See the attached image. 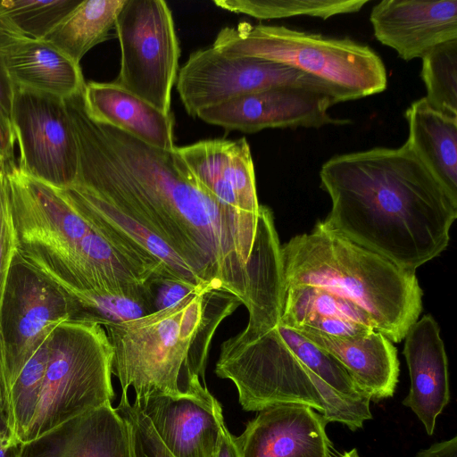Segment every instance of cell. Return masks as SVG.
<instances>
[{
    "label": "cell",
    "instance_id": "6da1fadb",
    "mask_svg": "<svg viewBox=\"0 0 457 457\" xmlns=\"http://www.w3.org/2000/svg\"><path fill=\"white\" fill-rule=\"evenodd\" d=\"M76 135L79 184L108 200L161 239L210 289L257 311L279 277L272 212L258 228L221 205L173 150L152 147L93 119L82 92L64 100Z\"/></svg>",
    "mask_w": 457,
    "mask_h": 457
},
{
    "label": "cell",
    "instance_id": "7a4b0ae2",
    "mask_svg": "<svg viewBox=\"0 0 457 457\" xmlns=\"http://www.w3.org/2000/svg\"><path fill=\"white\" fill-rule=\"evenodd\" d=\"M320 179L332 204L324 228L413 271L447 247L457 202L407 140L337 154Z\"/></svg>",
    "mask_w": 457,
    "mask_h": 457
},
{
    "label": "cell",
    "instance_id": "3957f363",
    "mask_svg": "<svg viewBox=\"0 0 457 457\" xmlns=\"http://www.w3.org/2000/svg\"><path fill=\"white\" fill-rule=\"evenodd\" d=\"M5 178L16 251L72 292H137L177 278L162 264L103 232L63 192L24 175L15 162Z\"/></svg>",
    "mask_w": 457,
    "mask_h": 457
},
{
    "label": "cell",
    "instance_id": "277c9868",
    "mask_svg": "<svg viewBox=\"0 0 457 457\" xmlns=\"http://www.w3.org/2000/svg\"><path fill=\"white\" fill-rule=\"evenodd\" d=\"M241 303L233 295L201 288L141 318L103 326L113 350L112 372L135 399L197 395L220 322Z\"/></svg>",
    "mask_w": 457,
    "mask_h": 457
},
{
    "label": "cell",
    "instance_id": "5b68a950",
    "mask_svg": "<svg viewBox=\"0 0 457 457\" xmlns=\"http://www.w3.org/2000/svg\"><path fill=\"white\" fill-rule=\"evenodd\" d=\"M285 289L308 286L345 298L364 312L374 329L401 342L422 311L423 292L415 271L324 228L281 246Z\"/></svg>",
    "mask_w": 457,
    "mask_h": 457
},
{
    "label": "cell",
    "instance_id": "8992f818",
    "mask_svg": "<svg viewBox=\"0 0 457 457\" xmlns=\"http://www.w3.org/2000/svg\"><path fill=\"white\" fill-rule=\"evenodd\" d=\"M215 373L234 383L246 411L282 403L302 404L353 431L372 419L370 403L335 391L286 346L275 326L256 334L241 331L224 341Z\"/></svg>",
    "mask_w": 457,
    "mask_h": 457
},
{
    "label": "cell",
    "instance_id": "52a82bcc",
    "mask_svg": "<svg viewBox=\"0 0 457 457\" xmlns=\"http://www.w3.org/2000/svg\"><path fill=\"white\" fill-rule=\"evenodd\" d=\"M223 54L251 56L293 67L356 100L383 92L386 67L369 46L284 26L240 22L220 30L212 46Z\"/></svg>",
    "mask_w": 457,
    "mask_h": 457
},
{
    "label": "cell",
    "instance_id": "ba28073f",
    "mask_svg": "<svg viewBox=\"0 0 457 457\" xmlns=\"http://www.w3.org/2000/svg\"><path fill=\"white\" fill-rule=\"evenodd\" d=\"M41 397L23 443L93 409L112 403L113 350L96 323L67 320L48 337Z\"/></svg>",
    "mask_w": 457,
    "mask_h": 457
},
{
    "label": "cell",
    "instance_id": "9c48e42d",
    "mask_svg": "<svg viewBox=\"0 0 457 457\" xmlns=\"http://www.w3.org/2000/svg\"><path fill=\"white\" fill-rule=\"evenodd\" d=\"M114 29L120 67L113 82L170 113L180 49L170 7L163 0H125Z\"/></svg>",
    "mask_w": 457,
    "mask_h": 457
},
{
    "label": "cell",
    "instance_id": "30bf717a",
    "mask_svg": "<svg viewBox=\"0 0 457 457\" xmlns=\"http://www.w3.org/2000/svg\"><path fill=\"white\" fill-rule=\"evenodd\" d=\"M278 87H303L345 97L328 83L283 63L226 55L212 46L193 52L177 76V90L191 116L231 99Z\"/></svg>",
    "mask_w": 457,
    "mask_h": 457
},
{
    "label": "cell",
    "instance_id": "8fae6325",
    "mask_svg": "<svg viewBox=\"0 0 457 457\" xmlns=\"http://www.w3.org/2000/svg\"><path fill=\"white\" fill-rule=\"evenodd\" d=\"M69 317L67 291L16 251L0 302V334L9 390L27 361Z\"/></svg>",
    "mask_w": 457,
    "mask_h": 457
},
{
    "label": "cell",
    "instance_id": "7c38bea8",
    "mask_svg": "<svg viewBox=\"0 0 457 457\" xmlns=\"http://www.w3.org/2000/svg\"><path fill=\"white\" fill-rule=\"evenodd\" d=\"M12 127L24 175L59 189L76 183L79 146L64 99L15 86Z\"/></svg>",
    "mask_w": 457,
    "mask_h": 457
},
{
    "label": "cell",
    "instance_id": "4fadbf2b",
    "mask_svg": "<svg viewBox=\"0 0 457 457\" xmlns=\"http://www.w3.org/2000/svg\"><path fill=\"white\" fill-rule=\"evenodd\" d=\"M340 101L327 93L303 87H278L247 94L199 111L204 121L246 133L270 128H320L344 125L328 109Z\"/></svg>",
    "mask_w": 457,
    "mask_h": 457
},
{
    "label": "cell",
    "instance_id": "5bb4252c",
    "mask_svg": "<svg viewBox=\"0 0 457 457\" xmlns=\"http://www.w3.org/2000/svg\"><path fill=\"white\" fill-rule=\"evenodd\" d=\"M173 151L204 191L245 223L259 228L267 206L258 202L253 162L245 137L202 140Z\"/></svg>",
    "mask_w": 457,
    "mask_h": 457
},
{
    "label": "cell",
    "instance_id": "9a60e30c",
    "mask_svg": "<svg viewBox=\"0 0 457 457\" xmlns=\"http://www.w3.org/2000/svg\"><path fill=\"white\" fill-rule=\"evenodd\" d=\"M173 457H215L225 425L220 402L197 395H154L134 401Z\"/></svg>",
    "mask_w": 457,
    "mask_h": 457
},
{
    "label": "cell",
    "instance_id": "2e32d148",
    "mask_svg": "<svg viewBox=\"0 0 457 457\" xmlns=\"http://www.w3.org/2000/svg\"><path fill=\"white\" fill-rule=\"evenodd\" d=\"M328 421L309 406L266 407L235 436L239 457H331Z\"/></svg>",
    "mask_w": 457,
    "mask_h": 457
},
{
    "label": "cell",
    "instance_id": "e0dca14e",
    "mask_svg": "<svg viewBox=\"0 0 457 457\" xmlns=\"http://www.w3.org/2000/svg\"><path fill=\"white\" fill-rule=\"evenodd\" d=\"M375 37L404 61L457 40V0H382L370 14Z\"/></svg>",
    "mask_w": 457,
    "mask_h": 457
},
{
    "label": "cell",
    "instance_id": "ac0fdd59",
    "mask_svg": "<svg viewBox=\"0 0 457 457\" xmlns=\"http://www.w3.org/2000/svg\"><path fill=\"white\" fill-rule=\"evenodd\" d=\"M403 355L411 378L403 404L409 407L432 436L436 419L450 400L447 356L440 329L431 315H425L409 329Z\"/></svg>",
    "mask_w": 457,
    "mask_h": 457
},
{
    "label": "cell",
    "instance_id": "d6986e66",
    "mask_svg": "<svg viewBox=\"0 0 457 457\" xmlns=\"http://www.w3.org/2000/svg\"><path fill=\"white\" fill-rule=\"evenodd\" d=\"M20 457H131L128 424L108 403L22 444Z\"/></svg>",
    "mask_w": 457,
    "mask_h": 457
},
{
    "label": "cell",
    "instance_id": "ffe728a7",
    "mask_svg": "<svg viewBox=\"0 0 457 457\" xmlns=\"http://www.w3.org/2000/svg\"><path fill=\"white\" fill-rule=\"evenodd\" d=\"M332 356L371 401L392 397L399 376L396 348L378 331L335 337L312 329H296Z\"/></svg>",
    "mask_w": 457,
    "mask_h": 457
},
{
    "label": "cell",
    "instance_id": "44dd1931",
    "mask_svg": "<svg viewBox=\"0 0 457 457\" xmlns=\"http://www.w3.org/2000/svg\"><path fill=\"white\" fill-rule=\"evenodd\" d=\"M84 105L96 120L114 127L162 151L174 145V118L114 82L85 83Z\"/></svg>",
    "mask_w": 457,
    "mask_h": 457
},
{
    "label": "cell",
    "instance_id": "7402d4cb",
    "mask_svg": "<svg viewBox=\"0 0 457 457\" xmlns=\"http://www.w3.org/2000/svg\"><path fill=\"white\" fill-rule=\"evenodd\" d=\"M2 54L16 87L66 99L85 86L80 66L45 40L22 37Z\"/></svg>",
    "mask_w": 457,
    "mask_h": 457
},
{
    "label": "cell",
    "instance_id": "603a6c76",
    "mask_svg": "<svg viewBox=\"0 0 457 457\" xmlns=\"http://www.w3.org/2000/svg\"><path fill=\"white\" fill-rule=\"evenodd\" d=\"M404 115L408 143L457 202V117L433 109L425 97L414 101Z\"/></svg>",
    "mask_w": 457,
    "mask_h": 457
},
{
    "label": "cell",
    "instance_id": "cb8c5ba5",
    "mask_svg": "<svg viewBox=\"0 0 457 457\" xmlns=\"http://www.w3.org/2000/svg\"><path fill=\"white\" fill-rule=\"evenodd\" d=\"M125 0H82L43 40L79 65L84 55L110 37Z\"/></svg>",
    "mask_w": 457,
    "mask_h": 457
},
{
    "label": "cell",
    "instance_id": "d4e9b609",
    "mask_svg": "<svg viewBox=\"0 0 457 457\" xmlns=\"http://www.w3.org/2000/svg\"><path fill=\"white\" fill-rule=\"evenodd\" d=\"M66 291L70 301L69 320L71 321L92 322L103 327L141 318L156 311L154 284L131 293Z\"/></svg>",
    "mask_w": 457,
    "mask_h": 457
},
{
    "label": "cell",
    "instance_id": "484cf974",
    "mask_svg": "<svg viewBox=\"0 0 457 457\" xmlns=\"http://www.w3.org/2000/svg\"><path fill=\"white\" fill-rule=\"evenodd\" d=\"M337 318L374 329L369 316L350 301L321 288L297 286L285 289L280 323L295 329L312 322Z\"/></svg>",
    "mask_w": 457,
    "mask_h": 457
},
{
    "label": "cell",
    "instance_id": "4316f807",
    "mask_svg": "<svg viewBox=\"0 0 457 457\" xmlns=\"http://www.w3.org/2000/svg\"><path fill=\"white\" fill-rule=\"evenodd\" d=\"M370 0H215L221 9L259 20L310 16L327 20L359 12Z\"/></svg>",
    "mask_w": 457,
    "mask_h": 457
},
{
    "label": "cell",
    "instance_id": "83f0119b",
    "mask_svg": "<svg viewBox=\"0 0 457 457\" xmlns=\"http://www.w3.org/2000/svg\"><path fill=\"white\" fill-rule=\"evenodd\" d=\"M48 356L47 338L24 365L9 390L8 425L13 436L21 444L41 397Z\"/></svg>",
    "mask_w": 457,
    "mask_h": 457
},
{
    "label": "cell",
    "instance_id": "f1b7e54d",
    "mask_svg": "<svg viewBox=\"0 0 457 457\" xmlns=\"http://www.w3.org/2000/svg\"><path fill=\"white\" fill-rule=\"evenodd\" d=\"M421 59L426 101L433 109L457 117V40L434 47Z\"/></svg>",
    "mask_w": 457,
    "mask_h": 457
},
{
    "label": "cell",
    "instance_id": "f546056e",
    "mask_svg": "<svg viewBox=\"0 0 457 457\" xmlns=\"http://www.w3.org/2000/svg\"><path fill=\"white\" fill-rule=\"evenodd\" d=\"M82 0H0V9L24 37L43 40Z\"/></svg>",
    "mask_w": 457,
    "mask_h": 457
},
{
    "label": "cell",
    "instance_id": "4dcf8cb0",
    "mask_svg": "<svg viewBox=\"0 0 457 457\" xmlns=\"http://www.w3.org/2000/svg\"><path fill=\"white\" fill-rule=\"evenodd\" d=\"M127 393H121L115 409L128 424L131 457H173L138 405L129 402Z\"/></svg>",
    "mask_w": 457,
    "mask_h": 457
},
{
    "label": "cell",
    "instance_id": "1f68e13d",
    "mask_svg": "<svg viewBox=\"0 0 457 457\" xmlns=\"http://www.w3.org/2000/svg\"><path fill=\"white\" fill-rule=\"evenodd\" d=\"M15 253V232L6 189L5 178L2 170V173L0 175V302L9 268Z\"/></svg>",
    "mask_w": 457,
    "mask_h": 457
},
{
    "label": "cell",
    "instance_id": "d6a6232c",
    "mask_svg": "<svg viewBox=\"0 0 457 457\" xmlns=\"http://www.w3.org/2000/svg\"><path fill=\"white\" fill-rule=\"evenodd\" d=\"M201 288L204 287H196L172 279L159 280L154 284L156 311L170 307L190 293Z\"/></svg>",
    "mask_w": 457,
    "mask_h": 457
},
{
    "label": "cell",
    "instance_id": "836d02e7",
    "mask_svg": "<svg viewBox=\"0 0 457 457\" xmlns=\"http://www.w3.org/2000/svg\"><path fill=\"white\" fill-rule=\"evenodd\" d=\"M14 90L15 86L8 74L3 54L0 52V114L11 126Z\"/></svg>",
    "mask_w": 457,
    "mask_h": 457
},
{
    "label": "cell",
    "instance_id": "e575fe53",
    "mask_svg": "<svg viewBox=\"0 0 457 457\" xmlns=\"http://www.w3.org/2000/svg\"><path fill=\"white\" fill-rule=\"evenodd\" d=\"M21 445L10 429L7 414L0 412V457H20Z\"/></svg>",
    "mask_w": 457,
    "mask_h": 457
},
{
    "label": "cell",
    "instance_id": "d590c367",
    "mask_svg": "<svg viewBox=\"0 0 457 457\" xmlns=\"http://www.w3.org/2000/svg\"><path fill=\"white\" fill-rule=\"evenodd\" d=\"M14 142L12 126L0 114V165L14 162Z\"/></svg>",
    "mask_w": 457,
    "mask_h": 457
},
{
    "label": "cell",
    "instance_id": "8d00e7d4",
    "mask_svg": "<svg viewBox=\"0 0 457 457\" xmlns=\"http://www.w3.org/2000/svg\"><path fill=\"white\" fill-rule=\"evenodd\" d=\"M415 457H457V436L432 445Z\"/></svg>",
    "mask_w": 457,
    "mask_h": 457
},
{
    "label": "cell",
    "instance_id": "74e56055",
    "mask_svg": "<svg viewBox=\"0 0 457 457\" xmlns=\"http://www.w3.org/2000/svg\"><path fill=\"white\" fill-rule=\"evenodd\" d=\"M22 37H25L9 22L0 9V52Z\"/></svg>",
    "mask_w": 457,
    "mask_h": 457
},
{
    "label": "cell",
    "instance_id": "f35d334b",
    "mask_svg": "<svg viewBox=\"0 0 457 457\" xmlns=\"http://www.w3.org/2000/svg\"><path fill=\"white\" fill-rule=\"evenodd\" d=\"M215 457H239L235 436L229 433L226 424L221 429L220 444Z\"/></svg>",
    "mask_w": 457,
    "mask_h": 457
},
{
    "label": "cell",
    "instance_id": "ab89813d",
    "mask_svg": "<svg viewBox=\"0 0 457 457\" xmlns=\"http://www.w3.org/2000/svg\"><path fill=\"white\" fill-rule=\"evenodd\" d=\"M9 388L7 386L4 345L0 334V412L7 414Z\"/></svg>",
    "mask_w": 457,
    "mask_h": 457
},
{
    "label": "cell",
    "instance_id": "60d3db41",
    "mask_svg": "<svg viewBox=\"0 0 457 457\" xmlns=\"http://www.w3.org/2000/svg\"><path fill=\"white\" fill-rule=\"evenodd\" d=\"M339 457H360L356 449H352L348 452H345Z\"/></svg>",
    "mask_w": 457,
    "mask_h": 457
},
{
    "label": "cell",
    "instance_id": "b9f144b4",
    "mask_svg": "<svg viewBox=\"0 0 457 457\" xmlns=\"http://www.w3.org/2000/svg\"><path fill=\"white\" fill-rule=\"evenodd\" d=\"M1 173H2V169H1V167H0V175H1Z\"/></svg>",
    "mask_w": 457,
    "mask_h": 457
}]
</instances>
